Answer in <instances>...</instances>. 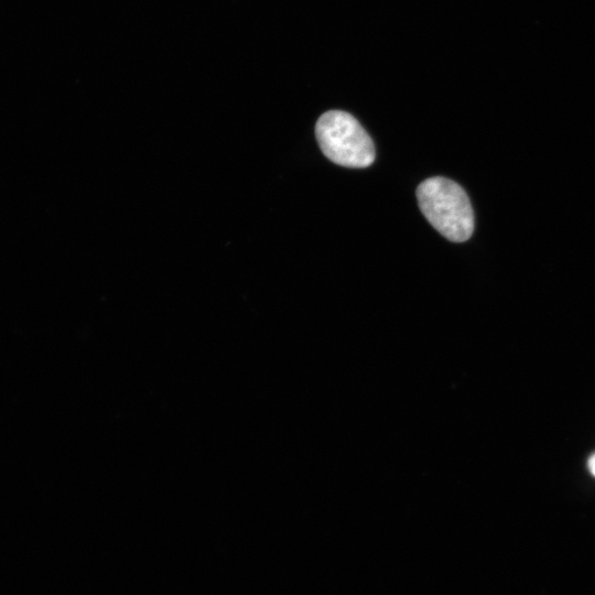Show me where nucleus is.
<instances>
[{
  "label": "nucleus",
  "instance_id": "2",
  "mask_svg": "<svg viewBox=\"0 0 595 595\" xmlns=\"http://www.w3.org/2000/svg\"><path fill=\"white\" fill-rule=\"evenodd\" d=\"M321 151L333 163L354 169L369 166L375 160V145L363 126L342 110L324 112L315 126Z\"/></svg>",
  "mask_w": 595,
  "mask_h": 595
},
{
  "label": "nucleus",
  "instance_id": "3",
  "mask_svg": "<svg viewBox=\"0 0 595 595\" xmlns=\"http://www.w3.org/2000/svg\"><path fill=\"white\" fill-rule=\"evenodd\" d=\"M587 467L589 473L595 477V453H593L587 461Z\"/></svg>",
  "mask_w": 595,
  "mask_h": 595
},
{
  "label": "nucleus",
  "instance_id": "1",
  "mask_svg": "<svg viewBox=\"0 0 595 595\" xmlns=\"http://www.w3.org/2000/svg\"><path fill=\"white\" fill-rule=\"evenodd\" d=\"M418 204L429 223L445 238L463 242L474 231V212L466 192L442 176L424 180L416 188Z\"/></svg>",
  "mask_w": 595,
  "mask_h": 595
}]
</instances>
